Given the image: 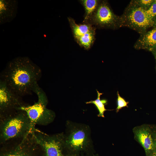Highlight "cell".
I'll return each mask as SVG.
<instances>
[{"label": "cell", "instance_id": "1", "mask_svg": "<svg viewBox=\"0 0 156 156\" xmlns=\"http://www.w3.org/2000/svg\"><path fill=\"white\" fill-rule=\"evenodd\" d=\"M40 68L27 57H18L9 62L1 75L13 92L22 97L31 94L40 79Z\"/></svg>", "mask_w": 156, "mask_h": 156}, {"label": "cell", "instance_id": "2", "mask_svg": "<svg viewBox=\"0 0 156 156\" xmlns=\"http://www.w3.org/2000/svg\"><path fill=\"white\" fill-rule=\"evenodd\" d=\"M63 133L65 146L69 156L81 155L93 148L91 130L88 125L67 120Z\"/></svg>", "mask_w": 156, "mask_h": 156}, {"label": "cell", "instance_id": "3", "mask_svg": "<svg viewBox=\"0 0 156 156\" xmlns=\"http://www.w3.org/2000/svg\"><path fill=\"white\" fill-rule=\"evenodd\" d=\"M30 133V121L24 111L19 109L0 116V144L23 138Z\"/></svg>", "mask_w": 156, "mask_h": 156}, {"label": "cell", "instance_id": "4", "mask_svg": "<svg viewBox=\"0 0 156 156\" xmlns=\"http://www.w3.org/2000/svg\"><path fill=\"white\" fill-rule=\"evenodd\" d=\"M33 92L38 96L37 101L31 105L26 104L19 109L24 111L27 114L30 121L31 133L35 130L36 125H48L52 123L55 117V112L47 108L48 103L47 97L38 85Z\"/></svg>", "mask_w": 156, "mask_h": 156}, {"label": "cell", "instance_id": "5", "mask_svg": "<svg viewBox=\"0 0 156 156\" xmlns=\"http://www.w3.org/2000/svg\"><path fill=\"white\" fill-rule=\"evenodd\" d=\"M0 156H45L32 133L0 144Z\"/></svg>", "mask_w": 156, "mask_h": 156}, {"label": "cell", "instance_id": "6", "mask_svg": "<svg viewBox=\"0 0 156 156\" xmlns=\"http://www.w3.org/2000/svg\"><path fill=\"white\" fill-rule=\"evenodd\" d=\"M145 9L131 1L120 17V27H128L141 34L154 25L153 20L147 16Z\"/></svg>", "mask_w": 156, "mask_h": 156}, {"label": "cell", "instance_id": "7", "mask_svg": "<svg viewBox=\"0 0 156 156\" xmlns=\"http://www.w3.org/2000/svg\"><path fill=\"white\" fill-rule=\"evenodd\" d=\"M32 133L45 156H69L65 146L63 132L49 135L36 129Z\"/></svg>", "mask_w": 156, "mask_h": 156}, {"label": "cell", "instance_id": "8", "mask_svg": "<svg viewBox=\"0 0 156 156\" xmlns=\"http://www.w3.org/2000/svg\"><path fill=\"white\" fill-rule=\"evenodd\" d=\"M96 28L116 29L120 27V17L113 12L108 2L100 1L94 13L86 23Z\"/></svg>", "mask_w": 156, "mask_h": 156}, {"label": "cell", "instance_id": "9", "mask_svg": "<svg viewBox=\"0 0 156 156\" xmlns=\"http://www.w3.org/2000/svg\"><path fill=\"white\" fill-rule=\"evenodd\" d=\"M68 19L75 41L85 49L89 50L95 40L96 28L88 23L77 24L70 17Z\"/></svg>", "mask_w": 156, "mask_h": 156}, {"label": "cell", "instance_id": "10", "mask_svg": "<svg viewBox=\"0 0 156 156\" xmlns=\"http://www.w3.org/2000/svg\"><path fill=\"white\" fill-rule=\"evenodd\" d=\"M21 96L10 89L3 80H0V116L19 109L26 105Z\"/></svg>", "mask_w": 156, "mask_h": 156}, {"label": "cell", "instance_id": "11", "mask_svg": "<svg viewBox=\"0 0 156 156\" xmlns=\"http://www.w3.org/2000/svg\"><path fill=\"white\" fill-rule=\"evenodd\" d=\"M155 127L143 124L134 127V138L144 148L146 156H150L155 150Z\"/></svg>", "mask_w": 156, "mask_h": 156}, {"label": "cell", "instance_id": "12", "mask_svg": "<svg viewBox=\"0 0 156 156\" xmlns=\"http://www.w3.org/2000/svg\"><path fill=\"white\" fill-rule=\"evenodd\" d=\"M18 7L17 0H0V24L11 22L16 16Z\"/></svg>", "mask_w": 156, "mask_h": 156}, {"label": "cell", "instance_id": "13", "mask_svg": "<svg viewBox=\"0 0 156 156\" xmlns=\"http://www.w3.org/2000/svg\"><path fill=\"white\" fill-rule=\"evenodd\" d=\"M141 34L134 45L135 48L152 50L156 47V25L151 30Z\"/></svg>", "mask_w": 156, "mask_h": 156}, {"label": "cell", "instance_id": "14", "mask_svg": "<svg viewBox=\"0 0 156 156\" xmlns=\"http://www.w3.org/2000/svg\"><path fill=\"white\" fill-rule=\"evenodd\" d=\"M79 1L83 6L85 10L84 19L82 23H86L97 8L100 1L80 0Z\"/></svg>", "mask_w": 156, "mask_h": 156}, {"label": "cell", "instance_id": "15", "mask_svg": "<svg viewBox=\"0 0 156 156\" xmlns=\"http://www.w3.org/2000/svg\"><path fill=\"white\" fill-rule=\"evenodd\" d=\"M97 94V97L96 99L94 100H91L86 102V104H94L99 114L97 115L98 117L104 118V113L105 112L108 110L105 109V105L107 104V100L106 99H100V96L103 94V93H100L97 90H96Z\"/></svg>", "mask_w": 156, "mask_h": 156}, {"label": "cell", "instance_id": "16", "mask_svg": "<svg viewBox=\"0 0 156 156\" xmlns=\"http://www.w3.org/2000/svg\"><path fill=\"white\" fill-rule=\"evenodd\" d=\"M117 107L116 109L117 113L122 108L128 107V104L129 102L127 101L124 99L119 95L118 91L117 92Z\"/></svg>", "mask_w": 156, "mask_h": 156}, {"label": "cell", "instance_id": "17", "mask_svg": "<svg viewBox=\"0 0 156 156\" xmlns=\"http://www.w3.org/2000/svg\"><path fill=\"white\" fill-rule=\"evenodd\" d=\"M145 12L147 16L150 19L153 20L156 17V3L154 1L150 6Z\"/></svg>", "mask_w": 156, "mask_h": 156}, {"label": "cell", "instance_id": "18", "mask_svg": "<svg viewBox=\"0 0 156 156\" xmlns=\"http://www.w3.org/2000/svg\"><path fill=\"white\" fill-rule=\"evenodd\" d=\"M135 4L144 8L147 9L154 2L152 0H138L131 1Z\"/></svg>", "mask_w": 156, "mask_h": 156}, {"label": "cell", "instance_id": "19", "mask_svg": "<svg viewBox=\"0 0 156 156\" xmlns=\"http://www.w3.org/2000/svg\"><path fill=\"white\" fill-rule=\"evenodd\" d=\"M154 136L155 144V150H156V127L154 128Z\"/></svg>", "mask_w": 156, "mask_h": 156}, {"label": "cell", "instance_id": "20", "mask_svg": "<svg viewBox=\"0 0 156 156\" xmlns=\"http://www.w3.org/2000/svg\"><path fill=\"white\" fill-rule=\"evenodd\" d=\"M150 156H156V150Z\"/></svg>", "mask_w": 156, "mask_h": 156}, {"label": "cell", "instance_id": "21", "mask_svg": "<svg viewBox=\"0 0 156 156\" xmlns=\"http://www.w3.org/2000/svg\"><path fill=\"white\" fill-rule=\"evenodd\" d=\"M153 21L154 23V25H156V17L153 19Z\"/></svg>", "mask_w": 156, "mask_h": 156}, {"label": "cell", "instance_id": "22", "mask_svg": "<svg viewBox=\"0 0 156 156\" xmlns=\"http://www.w3.org/2000/svg\"><path fill=\"white\" fill-rule=\"evenodd\" d=\"M87 156V155H85V156H84V155H77V156ZM96 156H97L96 155Z\"/></svg>", "mask_w": 156, "mask_h": 156}, {"label": "cell", "instance_id": "23", "mask_svg": "<svg viewBox=\"0 0 156 156\" xmlns=\"http://www.w3.org/2000/svg\"><path fill=\"white\" fill-rule=\"evenodd\" d=\"M153 50H155L156 51V47H155Z\"/></svg>", "mask_w": 156, "mask_h": 156}, {"label": "cell", "instance_id": "24", "mask_svg": "<svg viewBox=\"0 0 156 156\" xmlns=\"http://www.w3.org/2000/svg\"><path fill=\"white\" fill-rule=\"evenodd\" d=\"M154 2L156 3V0H154Z\"/></svg>", "mask_w": 156, "mask_h": 156}, {"label": "cell", "instance_id": "25", "mask_svg": "<svg viewBox=\"0 0 156 156\" xmlns=\"http://www.w3.org/2000/svg\"></svg>", "mask_w": 156, "mask_h": 156}]
</instances>
